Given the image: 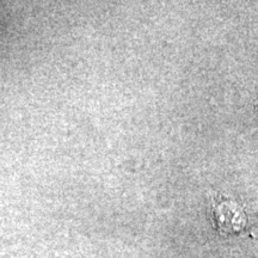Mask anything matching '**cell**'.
Returning a JSON list of instances; mask_svg holds the SVG:
<instances>
[{
	"instance_id": "1",
	"label": "cell",
	"mask_w": 258,
	"mask_h": 258,
	"mask_svg": "<svg viewBox=\"0 0 258 258\" xmlns=\"http://www.w3.org/2000/svg\"><path fill=\"white\" fill-rule=\"evenodd\" d=\"M212 214L221 232H238L243 228L241 211L230 200H215L212 203Z\"/></svg>"
},
{
	"instance_id": "2",
	"label": "cell",
	"mask_w": 258,
	"mask_h": 258,
	"mask_svg": "<svg viewBox=\"0 0 258 258\" xmlns=\"http://www.w3.org/2000/svg\"><path fill=\"white\" fill-rule=\"evenodd\" d=\"M256 110L258 112V99H257V103H256Z\"/></svg>"
}]
</instances>
